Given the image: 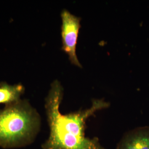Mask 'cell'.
<instances>
[{
  "label": "cell",
  "instance_id": "obj_1",
  "mask_svg": "<svg viewBox=\"0 0 149 149\" xmlns=\"http://www.w3.org/2000/svg\"><path fill=\"white\" fill-rule=\"evenodd\" d=\"M63 97V88L56 80L51 86L45 99L50 135L42 145L43 149H107L97 137L86 136V120L97 111L109 107L104 100H93L91 106L85 109L63 114L60 106Z\"/></svg>",
  "mask_w": 149,
  "mask_h": 149
},
{
  "label": "cell",
  "instance_id": "obj_3",
  "mask_svg": "<svg viewBox=\"0 0 149 149\" xmlns=\"http://www.w3.org/2000/svg\"><path fill=\"white\" fill-rule=\"evenodd\" d=\"M61 17L62 49L69 55L70 61L72 64L81 68L76 55V45L81 27V19L66 10L62 11Z\"/></svg>",
  "mask_w": 149,
  "mask_h": 149
},
{
  "label": "cell",
  "instance_id": "obj_2",
  "mask_svg": "<svg viewBox=\"0 0 149 149\" xmlns=\"http://www.w3.org/2000/svg\"><path fill=\"white\" fill-rule=\"evenodd\" d=\"M40 124L39 115L26 100L6 104L0 110V146L12 148L31 143Z\"/></svg>",
  "mask_w": 149,
  "mask_h": 149
},
{
  "label": "cell",
  "instance_id": "obj_5",
  "mask_svg": "<svg viewBox=\"0 0 149 149\" xmlns=\"http://www.w3.org/2000/svg\"><path fill=\"white\" fill-rule=\"evenodd\" d=\"M24 92L21 84L10 85L6 82L0 83V103L10 104L20 100V97Z\"/></svg>",
  "mask_w": 149,
  "mask_h": 149
},
{
  "label": "cell",
  "instance_id": "obj_4",
  "mask_svg": "<svg viewBox=\"0 0 149 149\" xmlns=\"http://www.w3.org/2000/svg\"><path fill=\"white\" fill-rule=\"evenodd\" d=\"M116 149H149V127H141L125 133Z\"/></svg>",
  "mask_w": 149,
  "mask_h": 149
}]
</instances>
